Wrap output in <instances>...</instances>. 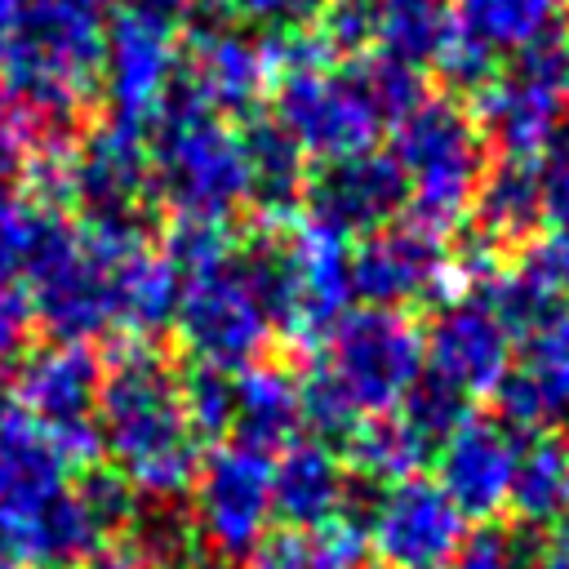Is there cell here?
I'll return each mask as SVG.
<instances>
[{"instance_id":"obj_1","label":"cell","mask_w":569,"mask_h":569,"mask_svg":"<svg viewBox=\"0 0 569 569\" xmlns=\"http://www.w3.org/2000/svg\"><path fill=\"white\" fill-rule=\"evenodd\" d=\"M98 440L138 493L169 502L191 489L200 440L187 427L178 373L160 351L133 342L102 369Z\"/></svg>"},{"instance_id":"obj_2","label":"cell","mask_w":569,"mask_h":569,"mask_svg":"<svg viewBox=\"0 0 569 569\" xmlns=\"http://www.w3.org/2000/svg\"><path fill=\"white\" fill-rule=\"evenodd\" d=\"M147 249V231L133 218H84L71 227L44 213L36 249L27 258V293L36 307V325L58 342H80L107 333L116 325V276L129 258Z\"/></svg>"},{"instance_id":"obj_3","label":"cell","mask_w":569,"mask_h":569,"mask_svg":"<svg viewBox=\"0 0 569 569\" xmlns=\"http://www.w3.org/2000/svg\"><path fill=\"white\" fill-rule=\"evenodd\" d=\"M116 0H22L4 44V93L44 129L67 133L76 107L98 89Z\"/></svg>"},{"instance_id":"obj_4","label":"cell","mask_w":569,"mask_h":569,"mask_svg":"<svg viewBox=\"0 0 569 569\" xmlns=\"http://www.w3.org/2000/svg\"><path fill=\"white\" fill-rule=\"evenodd\" d=\"M67 467L40 427L13 418L0 431V551L13 569H67L102 547L76 507Z\"/></svg>"},{"instance_id":"obj_5","label":"cell","mask_w":569,"mask_h":569,"mask_svg":"<svg viewBox=\"0 0 569 569\" xmlns=\"http://www.w3.org/2000/svg\"><path fill=\"white\" fill-rule=\"evenodd\" d=\"M147 169H151V187L160 191L173 218L227 222V213L244 200V164H240L236 129L178 84L169 89V98L151 120Z\"/></svg>"},{"instance_id":"obj_6","label":"cell","mask_w":569,"mask_h":569,"mask_svg":"<svg viewBox=\"0 0 569 569\" xmlns=\"http://www.w3.org/2000/svg\"><path fill=\"white\" fill-rule=\"evenodd\" d=\"M391 129V160L405 178L413 222L431 236H445L471 213V200L489 169V147L471 111L453 98H422Z\"/></svg>"},{"instance_id":"obj_7","label":"cell","mask_w":569,"mask_h":569,"mask_svg":"<svg viewBox=\"0 0 569 569\" xmlns=\"http://www.w3.org/2000/svg\"><path fill=\"white\" fill-rule=\"evenodd\" d=\"M276 120L307 156L320 160L369 151L387 129L365 58H351L347 67H307L276 76Z\"/></svg>"},{"instance_id":"obj_8","label":"cell","mask_w":569,"mask_h":569,"mask_svg":"<svg viewBox=\"0 0 569 569\" xmlns=\"http://www.w3.org/2000/svg\"><path fill=\"white\" fill-rule=\"evenodd\" d=\"M325 369L360 418L391 413L422 378V329L409 311L356 307L329 329Z\"/></svg>"},{"instance_id":"obj_9","label":"cell","mask_w":569,"mask_h":569,"mask_svg":"<svg viewBox=\"0 0 569 569\" xmlns=\"http://www.w3.org/2000/svg\"><path fill=\"white\" fill-rule=\"evenodd\" d=\"M569 102V67L560 36L551 31L542 44L520 53L507 71H498L485 89H476V129L498 160H538Z\"/></svg>"},{"instance_id":"obj_10","label":"cell","mask_w":569,"mask_h":569,"mask_svg":"<svg viewBox=\"0 0 569 569\" xmlns=\"http://www.w3.org/2000/svg\"><path fill=\"white\" fill-rule=\"evenodd\" d=\"M98 391L102 365L80 342H53L44 351H31L13 382V396L31 413V427H40L67 462H93L102 449Z\"/></svg>"},{"instance_id":"obj_11","label":"cell","mask_w":569,"mask_h":569,"mask_svg":"<svg viewBox=\"0 0 569 569\" xmlns=\"http://www.w3.org/2000/svg\"><path fill=\"white\" fill-rule=\"evenodd\" d=\"M173 329L196 365H213L227 373L258 365V356L271 338V320H267L258 293L249 289L236 253L222 267L182 280V302H178Z\"/></svg>"},{"instance_id":"obj_12","label":"cell","mask_w":569,"mask_h":569,"mask_svg":"<svg viewBox=\"0 0 569 569\" xmlns=\"http://www.w3.org/2000/svg\"><path fill=\"white\" fill-rule=\"evenodd\" d=\"M196 533L222 560H249L271 525V458L244 445H218L191 480Z\"/></svg>"},{"instance_id":"obj_13","label":"cell","mask_w":569,"mask_h":569,"mask_svg":"<svg viewBox=\"0 0 569 569\" xmlns=\"http://www.w3.org/2000/svg\"><path fill=\"white\" fill-rule=\"evenodd\" d=\"M187 67L178 71V89L204 102L218 116H244L271 84L267 40H253L231 22L227 0H191L187 13Z\"/></svg>"},{"instance_id":"obj_14","label":"cell","mask_w":569,"mask_h":569,"mask_svg":"<svg viewBox=\"0 0 569 569\" xmlns=\"http://www.w3.org/2000/svg\"><path fill=\"white\" fill-rule=\"evenodd\" d=\"M365 538L382 569H449L467 542V516L436 480L409 476L373 498Z\"/></svg>"},{"instance_id":"obj_15","label":"cell","mask_w":569,"mask_h":569,"mask_svg":"<svg viewBox=\"0 0 569 569\" xmlns=\"http://www.w3.org/2000/svg\"><path fill=\"white\" fill-rule=\"evenodd\" d=\"M178 80V27L116 9L107 22L98 89L111 107V120L124 129H147Z\"/></svg>"},{"instance_id":"obj_16","label":"cell","mask_w":569,"mask_h":569,"mask_svg":"<svg viewBox=\"0 0 569 569\" xmlns=\"http://www.w3.org/2000/svg\"><path fill=\"white\" fill-rule=\"evenodd\" d=\"M307 204V227L333 236V240H351V236H373L382 227L396 222V213L409 204L405 178L391 160V151H356V156H338L325 160L302 191Z\"/></svg>"},{"instance_id":"obj_17","label":"cell","mask_w":569,"mask_h":569,"mask_svg":"<svg viewBox=\"0 0 569 569\" xmlns=\"http://www.w3.org/2000/svg\"><path fill=\"white\" fill-rule=\"evenodd\" d=\"M498 422L511 431H560L569 422V307L547 311L511 342V365L493 387Z\"/></svg>"},{"instance_id":"obj_18","label":"cell","mask_w":569,"mask_h":569,"mask_svg":"<svg viewBox=\"0 0 569 569\" xmlns=\"http://www.w3.org/2000/svg\"><path fill=\"white\" fill-rule=\"evenodd\" d=\"M449 253L440 236L422 231L418 222H391L373 236H365L351 253V293L365 298V307L405 311L413 302H427L449 280Z\"/></svg>"},{"instance_id":"obj_19","label":"cell","mask_w":569,"mask_h":569,"mask_svg":"<svg viewBox=\"0 0 569 569\" xmlns=\"http://www.w3.org/2000/svg\"><path fill=\"white\" fill-rule=\"evenodd\" d=\"M507 365H511V333L476 293L445 302L422 333V369L458 387L467 400L493 396Z\"/></svg>"},{"instance_id":"obj_20","label":"cell","mask_w":569,"mask_h":569,"mask_svg":"<svg viewBox=\"0 0 569 569\" xmlns=\"http://www.w3.org/2000/svg\"><path fill=\"white\" fill-rule=\"evenodd\" d=\"M147 187H151V169H147L142 133L116 120L84 133L67 156V200H76L89 222L133 218Z\"/></svg>"},{"instance_id":"obj_21","label":"cell","mask_w":569,"mask_h":569,"mask_svg":"<svg viewBox=\"0 0 569 569\" xmlns=\"http://www.w3.org/2000/svg\"><path fill=\"white\" fill-rule=\"evenodd\" d=\"M351 253L342 240L302 227L289 240V284L276 329H284L298 342L325 338L347 311H351Z\"/></svg>"},{"instance_id":"obj_22","label":"cell","mask_w":569,"mask_h":569,"mask_svg":"<svg viewBox=\"0 0 569 569\" xmlns=\"http://www.w3.org/2000/svg\"><path fill=\"white\" fill-rule=\"evenodd\" d=\"M516 458H520V440L507 422L467 418L449 440H440V458H436L440 480L436 485L449 493V502L462 516L489 520L493 511L507 507Z\"/></svg>"},{"instance_id":"obj_23","label":"cell","mask_w":569,"mask_h":569,"mask_svg":"<svg viewBox=\"0 0 569 569\" xmlns=\"http://www.w3.org/2000/svg\"><path fill=\"white\" fill-rule=\"evenodd\" d=\"M351 498V471L342 453L325 440H289L271 458V516H280L289 529L307 533L342 516Z\"/></svg>"},{"instance_id":"obj_24","label":"cell","mask_w":569,"mask_h":569,"mask_svg":"<svg viewBox=\"0 0 569 569\" xmlns=\"http://www.w3.org/2000/svg\"><path fill=\"white\" fill-rule=\"evenodd\" d=\"M240 164H244V200L267 213L284 218L302 204L307 191V151L289 138V129L271 120H249L240 133Z\"/></svg>"},{"instance_id":"obj_25","label":"cell","mask_w":569,"mask_h":569,"mask_svg":"<svg viewBox=\"0 0 569 569\" xmlns=\"http://www.w3.org/2000/svg\"><path fill=\"white\" fill-rule=\"evenodd\" d=\"M449 13L453 31L498 62L542 44L565 18V0H449Z\"/></svg>"},{"instance_id":"obj_26","label":"cell","mask_w":569,"mask_h":569,"mask_svg":"<svg viewBox=\"0 0 569 569\" xmlns=\"http://www.w3.org/2000/svg\"><path fill=\"white\" fill-rule=\"evenodd\" d=\"M302 427L298 413V378L280 365H249L236 378V413H231V431L236 445L253 449V453H276L293 440V431Z\"/></svg>"},{"instance_id":"obj_27","label":"cell","mask_w":569,"mask_h":569,"mask_svg":"<svg viewBox=\"0 0 569 569\" xmlns=\"http://www.w3.org/2000/svg\"><path fill=\"white\" fill-rule=\"evenodd\" d=\"M480 244H525L542 222V191H538V160H498L485 169L480 191L471 200Z\"/></svg>"},{"instance_id":"obj_28","label":"cell","mask_w":569,"mask_h":569,"mask_svg":"<svg viewBox=\"0 0 569 569\" xmlns=\"http://www.w3.org/2000/svg\"><path fill=\"white\" fill-rule=\"evenodd\" d=\"M507 502L516 507V520L525 529H556L560 520H569V440L560 431H538L529 436V445H520Z\"/></svg>"},{"instance_id":"obj_29","label":"cell","mask_w":569,"mask_h":569,"mask_svg":"<svg viewBox=\"0 0 569 569\" xmlns=\"http://www.w3.org/2000/svg\"><path fill=\"white\" fill-rule=\"evenodd\" d=\"M449 0H369V44L391 62H436L440 44L449 40Z\"/></svg>"},{"instance_id":"obj_30","label":"cell","mask_w":569,"mask_h":569,"mask_svg":"<svg viewBox=\"0 0 569 569\" xmlns=\"http://www.w3.org/2000/svg\"><path fill=\"white\" fill-rule=\"evenodd\" d=\"M342 445H347V453H342L347 471L365 485H400V480L418 476L431 453V445L400 413H378V418L360 422Z\"/></svg>"},{"instance_id":"obj_31","label":"cell","mask_w":569,"mask_h":569,"mask_svg":"<svg viewBox=\"0 0 569 569\" xmlns=\"http://www.w3.org/2000/svg\"><path fill=\"white\" fill-rule=\"evenodd\" d=\"M182 302V276L169 267L164 253L142 249L129 258L116 276V325H124L138 338H151L173 325Z\"/></svg>"},{"instance_id":"obj_32","label":"cell","mask_w":569,"mask_h":569,"mask_svg":"<svg viewBox=\"0 0 569 569\" xmlns=\"http://www.w3.org/2000/svg\"><path fill=\"white\" fill-rule=\"evenodd\" d=\"M71 493H76V507H80V516L89 520V529L98 533V542L107 547L111 538H124V533H133V525H138V489L124 480V471L120 467H111V462H84V471H80V480L71 485Z\"/></svg>"},{"instance_id":"obj_33","label":"cell","mask_w":569,"mask_h":569,"mask_svg":"<svg viewBox=\"0 0 569 569\" xmlns=\"http://www.w3.org/2000/svg\"><path fill=\"white\" fill-rule=\"evenodd\" d=\"M178 396H182V413L191 436H227L231 431V413H236V373L213 369V365H196L178 378Z\"/></svg>"},{"instance_id":"obj_34","label":"cell","mask_w":569,"mask_h":569,"mask_svg":"<svg viewBox=\"0 0 569 569\" xmlns=\"http://www.w3.org/2000/svg\"><path fill=\"white\" fill-rule=\"evenodd\" d=\"M400 418L427 440V445H440V440H449L467 418H471V400L458 391V387H449V382H440L436 373H427L422 369V378L409 387V396L400 400Z\"/></svg>"},{"instance_id":"obj_35","label":"cell","mask_w":569,"mask_h":569,"mask_svg":"<svg viewBox=\"0 0 569 569\" xmlns=\"http://www.w3.org/2000/svg\"><path fill=\"white\" fill-rule=\"evenodd\" d=\"M231 253H236V249H231V231H227V222H209V218H173L169 231H164V258H169V267H173L182 280L222 267Z\"/></svg>"},{"instance_id":"obj_36","label":"cell","mask_w":569,"mask_h":569,"mask_svg":"<svg viewBox=\"0 0 569 569\" xmlns=\"http://www.w3.org/2000/svg\"><path fill=\"white\" fill-rule=\"evenodd\" d=\"M298 413L302 422L316 431V440H347L360 427V413L351 409V400L342 396V387L333 382V373L325 365H316L302 382H298Z\"/></svg>"},{"instance_id":"obj_37","label":"cell","mask_w":569,"mask_h":569,"mask_svg":"<svg viewBox=\"0 0 569 569\" xmlns=\"http://www.w3.org/2000/svg\"><path fill=\"white\" fill-rule=\"evenodd\" d=\"M40 222H44V213H36V204L27 196H18L0 182V284H18V276L27 271Z\"/></svg>"},{"instance_id":"obj_38","label":"cell","mask_w":569,"mask_h":569,"mask_svg":"<svg viewBox=\"0 0 569 569\" xmlns=\"http://www.w3.org/2000/svg\"><path fill=\"white\" fill-rule=\"evenodd\" d=\"M302 551H307V569H365V556H369L365 520L342 511L329 525L307 529Z\"/></svg>"},{"instance_id":"obj_39","label":"cell","mask_w":569,"mask_h":569,"mask_svg":"<svg viewBox=\"0 0 569 569\" xmlns=\"http://www.w3.org/2000/svg\"><path fill=\"white\" fill-rule=\"evenodd\" d=\"M49 138H67V133H53L44 129L22 102H13L9 93H0V182L18 169L31 164V156L40 151V142Z\"/></svg>"},{"instance_id":"obj_40","label":"cell","mask_w":569,"mask_h":569,"mask_svg":"<svg viewBox=\"0 0 569 569\" xmlns=\"http://www.w3.org/2000/svg\"><path fill=\"white\" fill-rule=\"evenodd\" d=\"M449 569H533V542L525 538V525L516 529H480L462 542Z\"/></svg>"},{"instance_id":"obj_41","label":"cell","mask_w":569,"mask_h":569,"mask_svg":"<svg viewBox=\"0 0 569 569\" xmlns=\"http://www.w3.org/2000/svg\"><path fill=\"white\" fill-rule=\"evenodd\" d=\"M227 9L231 18H244L267 36H293V31H311L329 9V0H227Z\"/></svg>"},{"instance_id":"obj_42","label":"cell","mask_w":569,"mask_h":569,"mask_svg":"<svg viewBox=\"0 0 569 569\" xmlns=\"http://www.w3.org/2000/svg\"><path fill=\"white\" fill-rule=\"evenodd\" d=\"M538 191H542V218L551 227H569V116L538 156Z\"/></svg>"},{"instance_id":"obj_43","label":"cell","mask_w":569,"mask_h":569,"mask_svg":"<svg viewBox=\"0 0 569 569\" xmlns=\"http://www.w3.org/2000/svg\"><path fill=\"white\" fill-rule=\"evenodd\" d=\"M560 307H569V227H551L542 240H533L525 249V262H520Z\"/></svg>"},{"instance_id":"obj_44","label":"cell","mask_w":569,"mask_h":569,"mask_svg":"<svg viewBox=\"0 0 569 569\" xmlns=\"http://www.w3.org/2000/svg\"><path fill=\"white\" fill-rule=\"evenodd\" d=\"M31 333H36V307L27 284H0V360L22 356Z\"/></svg>"},{"instance_id":"obj_45","label":"cell","mask_w":569,"mask_h":569,"mask_svg":"<svg viewBox=\"0 0 569 569\" xmlns=\"http://www.w3.org/2000/svg\"><path fill=\"white\" fill-rule=\"evenodd\" d=\"M244 569H307V551H302V533L284 529V533H267L253 556L244 560Z\"/></svg>"},{"instance_id":"obj_46","label":"cell","mask_w":569,"mask_h":569,"mask_svg":"<svg viewBox=\"0 0 569 569\" xmlns=\"http://www.w3.org/2000/svg\"><path fill=\"white\" fill-rule=\"evenodd\" d=\"M120 9L142 13V18H156V22H169V27L182 31V22L191 13V0H120Z\"/></svg>"},{"instance_id":"obj_47","label":"cell","mask_w":569,"mask_h":569,"mask_svg":"<svg viewBox=\"0 0 569 569\" xmlns=\"http://www.w3.org/2000/svg\"><path fill=\"white\" fill-rule=\"evenodd\" d=\"M533 569H569V520H560L533 551Z\"/></svg>"},{"instance_id":"obj_48","label":"cell","mask_w":569,"mask_h":569,"mask_svg":"<svg viewBox=\"0 0 569 569\" xmlns=\"http://www.w3.org/2000/svg\"><path fill=\"white\" fill-rule=\"evenodd\" d=\"M84 569H142V556L133 551V547H116V542H107V547H98L89 560H80Z\"/></svg>"},{"instance_id":"obj_49","label":"cell","mask_w":569,"mask_h":569,"mask_svg":"<svg viewBox=\"0 0 569 569\" xmlns=\"http://www.w3.org/2000/svg\"><path fill=\"white\" fill-rule=\"evenodd\" d=\"M18 13H22V0H0V58H4V44H9V36H13Z\"/></svg>"},{"instance_id":"obj_50","label":"cell","mask_w":569,"mask_h":569,"mask_svg":"<svg viewBox=\"0 0 569 569\" xmlns=\"http://www.w3.org/2000/svg\"><path fill=\"white\" fill-rule=\"evenodd\" d=\"M13 422V387H9V378H4V369H0V431Z\"/></svg>"},{"instance_id":"obj_51","label":"cell","mask_w":569,"mask_h":569,"mask_svg":"<svg viewBox=\"0 0 569 569\" xmlns=\"http://www.w3.org/2000/svg\"><path fill=\"white\" fill-rule=\"evenodd\" d=\"M142 569H209V565H200L191 556H173V560H142Z\"/></svg>"},{"instance_id":"obj_52","label":"cell","mask_w":569,"mask_h":569,"mask_svg":"<svg viewBox=\"0 0 569 569\" xmlns=\"http://www.w3.org/2000/svg\"><path fill=\"white\" fill-rule=\"evenodd\" d=\"M556 36H560V49H565V67H569V22H565Z\"/></svg>"},{"instance_id":"obj_53","label":"cell","mask_w":569,"mask_h":569,"mask_svg":"<svg viewBox=\"0 0 569 569\" xmlns=\"http://www.w3.org/2000/svg\"><path fill=\"white\" fill-rule=\"evenodd\" d=\"M0 569H13V565H9V556H4V551H0Z\"/></svg>"},{"instance_id":"obj_54","label":"cell","mask_w":569,"mask_h":569,"mask_svg":"<svg viewBox=\"0 0 569 569\" xmlns=\"http://www.w3.org/2000/svg\"><path fill=\"white\" fill-rule=\"evenodd\" d=\"M365 569H369V565H365Z\"/></svg>"}]
</instances>
